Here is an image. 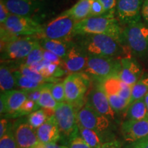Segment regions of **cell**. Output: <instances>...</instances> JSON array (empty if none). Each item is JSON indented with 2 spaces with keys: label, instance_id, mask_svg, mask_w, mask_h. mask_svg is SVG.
Masks as SVG:
<instances>
[{
  "label": "cell",
  "instance_id": "36",
  "mask_svg": "<svg viewBox=\"0 0 148 148\" xmlns=\"http://www.w3.org/2000/svg\"><path fill=\"white\" fill-rule=\"evenodd\" d=\"M36 110H37L36 103L27 99L23 103V104L22 105L19 110L12 115V118H17L19 117V116L26 115V114H29Z\"/></svg>",
  "mask_w": 148,
  "mask_h": 148
},
{
  "label": "cell",
  "instance_id": "26",
  "mask_svg": "<svg viewBox=\"0 0 148 148\" xmlns=\"http://www.w3.org/2000/svg\"><path fill=\"white\" fill-rule=\"evenodd\" d=\"M14 71L10 66L1 62L0 66V89L1 92H5L13 89L16 86Z\"/></svg>",
  "mask_w": 148,
  "mask_h": 148
},
{
  "label": "cell",
  "instance_id": "5",
  "mask_svg": "<svg viewBox=\"0 0 148 148\" xmlns=\"http://www.w3.org/2000/svg\"><path fill=\"white\" fill-rule=\"evenodd\" d=\"M121 68V59L88 56L87 64L83 72L99 83L107 78L119 77Z\"/></svg>",
  "mask_w": 148,
  "mask_h": 148
},
{
  "label": "cell",
  "instance_id": "45",
  "mask_svg": "<svg viewBox=\"0 0 148 148\" xmlns=\"http://www.w3.org/2000/svg\"><path fill=\"white\" fill-rule=\"evenodd\" d=\"M141 17L144 23L148 26V0H144L141 9Z\"/></svg>",
  "mask_w": 148,
  "mask_h": 148
},
{
  "label": "cell",
  "instance_id": "10",
  "mask_svg": "<svg viewBox=\"0 0 148 148\" xmlns=\"http://www.w3.org/2000/svg\"><path fill=\"white\" fill-rule=\"evenodd\" d=\"M77 22L71 16L64 13L49 22L44 28L41 38L53 40H70L73 36V30Z\"/></svg>",
  "mask_w": 148,
  "mask_h": 148
},
{
  "label": "cell",
  "instance_id": "30",
  "mask_svg": "<svg viewBox=\"0 0 148 148\" xmlns=\"http://www.w3.org/2000/svg\"><path fill=\"white\" fill-rule=\"evenodd\" d=\"M14 75L15 77L16 86L19 87L21 90H25V91H30V90L36 89L45 84L34 82L32 79L24 75L18 70H14Z\"/></svg>",
  "mask_w": 148,
  "mask_h": 148
},
{
  "label": "cell",
  "instance_id": "28",
  "mask_svg": "<svg viewBox=\"0 0 148 148\" xmlns=\"http://www.w3.org/2000/svg\"><path fill=\"white\" fill-rule=\"evenodd\" d=\"M18 71L34 82L41 83V84H45V83H53H53L59 82L61 80V79L59 78L46 77L32 70L29 66L25 64H20L18 66Z\"/></svg>",
  "mask_w": 148,
  "mask_h": 148
},
{
  "label": "cell",
  "instance_id": "4",
  "mask_svg": "<svg viewBox=\"0 0 148 148\" xmlns=\"http://www.w3.org/2000/svg\"><path fill=\"white\" fill-rule=\"evenodd\" d=\"M123 39L129 51L144 62H148V26L140 21L124 27Z\"/></svg>",
  "mask_w": 148,
  "mask_h": 148
},
{
  "label": "cell",
  "instance_id": "15",
  "mask_svg": "<svg viewBox=\"0 0 148 148\" xmlns=\"http://www.w3.org/2000/svg\"><path fill=\"white\" fill-rule=\"evenodd\" d=\"M86 103L97 112L108 117L111 121L115 119L116 112L111 107L106 93L99 86L90 90Z\"/></svg>",
  "mask_w": 148,
  "mask_h": 148
},
{
  "label": "cell",
  "instance_id": "39",
  "mask_svg": "<svg viewBox=\"0 0 148 148\" xmlns=\"http://www.w3.org/2000/svg\"><path fill=\"white\" fill-rule=\"evenodd\" d=\"M103 5L106 14L110 16H115L116 0H99Z\"/></svg>",
  "mask_w": 148,
  "mask_h": 148
},
{
  "label": "cell",
  "instance_id": "50",
  "mask_svg": "<svg viewBox=\"0 0 148 148\" xmlns=\"http://www.w3.org/2000/svg\"><path fill=\"white\" fill-rule=\"evenodd\" d=\"M144 100H145L146 106H147V108L148 110V93L145 96V97H144Z\"/></svg>",
  "mask_w": 148,
  "mask_h": 148
},
{
  "label": "cell",
  "instance_id": "12",
  "mask_svg": "<svg viewBox=\"0 0 148 148\" xmlns=\"http://www.w3.org/2000/svg\"><path fill=\"white\" fill-rule=\"evenodd\" d=\"M144 0H116V14L119 23L125 27L141 21Z\"/></svg>",
  "mask_w": 148,
  "mask_h": 148
},
{
  "label": "cell",
  "instance_id": "32",
  "mask_svg": "<svg viewBox=\"0 0 148 148\" xmlns=\"http://www.w3.org/2000/svg\"><path fill=\"white\" fill-rule=\"evenodd\" d=\"M43 59V49L40 46L39 42L26 58L22 60L21 64H25L27 66H31L40 62Z\"/></svg>",
  "mask_w": 148,
  "mask_h": 148
},
{
  "label": "cell",
  "instance_id": "49",
  "mask_svg": "<svg viewBox=\"0 0 148 148\" xmlns=\"http://www.w3.org/2000/svg\"><path fill=\"white\" fill-rule=\"evenodd\" d=\"M32 148H47V146H46V145L45 143H42V142H38V143L36 144V145L34 146Z\"/></svg>",
  "mask_w": 148,
  "mask_h": 148
},
{
  "label": "cell",
  "instance_id": "7",
  "mask_svg": "<svg viewBox=\"0 0 148 148\" xmlns=\"http://www.w3.org/2000/svg\"><path fill=\"white\" fill-rule=\"evenodd\" d=\"M90 82V78L84 72L69 74L63 81L66 101L76 108H81Z\"/></svg>",
  "mask_w": 148,
  "mask_h": 148
},
{
  "label": "cell",
  "instance_id": "29",
  "mask_svg": "<svg viewBox=\"0 0 148 148\" xmlns=\"http://www.w3.org/2000/svg\"><path fill=\"white\" fill-rule=\"evenodd\" d=\"M77 125L79 135L87 143L90 148H101L104 143L101 136L97 132L79 124H77Z\"/></svg>",
  "mask_w": 148,
  "mask_h": 148
},
{
  "label": "cell",
  "instance_id": "1",
  "mask_svg": "<svg viewBox=\"0 0 148 148\" xmlns=\"http://www.w3.org/2000/svg\"><path fill=\"white\" fill-rule=\"evenodd\" d=\"M79 43L82 46L88 56L121 59L127 56V47L110 36L103 34L79 35Z\"/></svg>",
  "mask_w": 148,
  "mask_h": 148
},
{
  "label": "cell",
  "instance_id": "6",
  "mask_svg": "<svg viewBox=\"0 0 148 148\" xmlns=\"http://www.w3.org/2000/svg\"><path fill=\"white\" fill-rule=\"evenodd\" d=\"M77 110L67 101L58 103L54 116L60 132V138L63 136L64 145L75 134L79 132L77 120Z\"/></svg>",
  "mask_w": 148,
  "mask_h": 148
},
{
  "label": "cell",
  "instance_id": "14",
  "mask_svg": "<svg viewBox=\"0 0 148 148\" xmlns=\"http://www.w3.org/2000/svg\"><path fill=\"white\" fill-rule=\"evenodd\" d=\"M14 136L18 148H32L39 142L36 130L27 120L18 119L12 125Z\"/></svg>",
  "mask_w": 148,
  "mask_h": 148
},
{
  "label": "cell",
  "instance_id": "8",
  "mask_svg": "<svg viewBox=\"0 0 148 148\" xmlns=\"http://www.w3.org/2000/svg\"><path fill=\"white\" fill-rule=\"evenodd\" d=\"M1 27L16 36H40L45 28L36 18L13 14H10Z\"/></svg>",
  "mask_w": 148,
  "mask_h": 148
},
{
  "label": "cell",
  "instance_id": "3",
  "mask_svg": "<svg viewBox=\"0 0 148 148\" xmlns=\"http://www.w3.org/2000/svg\"><path fill=\"white\" fill-rule=\"evenodd\" d=\"M77 124L97 132L104 143L114 140L111 132V120L91 108L87 103L77 112Z\"/></svg>",
  "mask_w": 148,
  "mask_h": 148
},
{
  "label": "cell",
  "instance_id": "9",
  "mask_svg": "<svg viewBox=\"0 0 148 148\" xmlns=\"http://www.w3.org/2000/svg\"><path fill=\"white\" fill-rule=\"evenodd\" d=\"M39 43L37 36H19L1 47L2 60H23Z\"/></svg>",
  "mask_w": 148,
  "mask_h": 148
},
{
  "label": "cell",
  "instance_id": "35",
  "mask_svg": "<svg viewBox=\"0 0 148 148\" xmlns=\"http://www.w3.org/2000/svg\"><path fill=\"white\" fill-rule=\"evenodd\" d=\"M0 148H18L14 136L12 125L0 138Z\"/></svg>",
  "mask_w": 148,
  "mask_h": 148
},
{
  "label": "cell",
  "instance_id": "19",
  "mask_svg": "<svg viewBox=\"0 0 148 148\" xmlns=\"http://www.w3.org/2000/svg\"><path fill=\"white\" fill-rule=\"evenodd\" d=\"M38 140L47 144L58 142L60 139V132L55 116H49L45 123L36 130Z\"/></svg>",
  "mask_w": 148,
  "mask_h": 148
},
{
  "label": "cell",
  "instance_id": "43",
  "mask_svg": "<svg viewBox=\"0 0 148 148\" xmlns=\"http://www.w3.org/2000/svg\"><path fill=\"white\" fill-rule=\"evenodd\" d=\"M125 148H148V136L134 143H129Z\"/></svg>",
  "mask_w": 148,
  "mask_h": 148
},
{
  "label": "cell",
  "instance_id": "24",
  "mask_svg": "<svg viewBox=\"0 0 148 148\" xmlns=\"http://www.w3.org/2000/svg\"><path fill=\"white\" fill-rule=\"evenodd\" d=\"M53 83H47L42 89L41 95L36 102V108H41L45 110L47 115L51 116L54 115L55 110L58 106V102L53 97L50 91V86Z\"/></svg>",
  "mask_w": 148,
  "mask_h": 148
},
{
  "label": "cell",
  "instance_id": "31",
  "mask_svg": "<svg viewBox=\"0 0 148 148\" xmlns=\"http://www.w3.org/2000/svg\"><path fill=\"white\" fill-rule=\"evenodd\" d=\"M49 118L47 112L43 109H38L30 113L27 116V122L35 130L43 124Z\"/></svg>",
  "mask_w": 148,
  "mask_h": 148
},
{
  "label": "cell",
  "instance_id": "25",
  "mask_svg": "<svg viewBox=\"0 0 148 148\" xmlns=\"http://www.w3.org/2000/svg\"><path fill=\"white\" fill-rule=\"evenodd\" d=\"M126 120H141L148 118V110L144 98L130 103L127 108Z\"/></svg>",
  "mask_w": 148,
  "mask_h": 148
},
{
  "label": "cell",
  "instance_id": "47",
  "mask_svg": "<svg viewBox=\"0 0 148 148\" xmlns=\"http://www.w3.org/2000/svg\"><path fill=\"white\" fill-rule=\"evenodd\" d=\"M101 148H121V147L117 140H112L103 143Z\"/></svg>",
  "mask_w": 148,
  "mask_h": 148
},
{
  "label": "cell",
  "instance_id": "11",
  "mask_svg": "<svg viewBox=\"0 0 148 148\" xmlns=\"http://www.w3.org/2000/svg\"><path fill=\"white\" fill-rule=\"evenodd\" d=\"M11 14L29 16L38 20V16L49 8L51 0H2ZM39 21V20H38Z\"/></svg>",
  "mask_w": 148,
  "mask_h": 148
},
{
  "label": "cell",
  "instance_id": "34",
  "mask_svg": "<svg viewBox=\"0 0 148 148\" xmlns=\"http://www.w3.org/2000/svg\"><path fill=\"white\" fill-rule=\"evenodd\" d=\"M50 91L53 97L58 103L66 101L65 91L63 82H57L51 84L50 86Z\"/></svg>",
  "mask_w": 148,
  "mask_h": 148
},
{
  "label": "cell",
  "instance_id": "18",
  "mask_svg": "<svg viewBox=\"0 0 148 148\" xmlns=\"http://www.w3.org/2000/svg\"><path fill=\"white\" fill-rule=\"evenodd\" d=\"M98 86L106 95H119L130 102L132 86L125 84L118 76L104 79L99 82Z\"/></svg>",
  "mask_w": 148,
  "mask_h": 148
},
{
  "label": "cell",
  "instance_id": "20",
  "mask_svg": "<svg viewBox=\"0 0 148 148\" xmlns=\"http://www.w3.org/2000/svg\"><path fill=\"white\" fill-rule=\"evenodd\" d=\"M6 103L7 113L5 117L12 118L27 99V91L23 90H11L3 92Z\"/></svg>",
  "mask_w": 148,
  "mask_h": 148
},
{
  "label": "cell",
  "instance_id": "13",
  "mask_svg": "<svg viewBox=\"0 0 148 148\" xmlns=\"http://www.w3.org/2000/svg\"><path fill=\"white\" fill-rule=\"evenodd\" d=\"M88 58L87 53L79 42L71 41L69 50L63 59V69L69 74L82 72L86 68Z\"/></svg>",
  "mask_w": 148,
  "mask_h": 148
},
{
  "label": "cell",
  "instance_id": "48",
  "mask_svg": "<svg viewBox=\"0 0 148 148\" xmlns=\"http://www.w3.org/2000/svg\"><path fill=\"white\" fill-rule=\"evenodd\" d=\"M47 148H69L67 146L64 145H58V144L55 143H47L45 144Z\"/></svg>",
  "mask_w": 148,
  "mask_h": 148
},
{
  "label": "cell",
  "instance_id": "38",
  "mask_svg": "<svg viewBox=\"0 0 148 148\" xmlns=\"http://www.w3.org/2000/svg\"><path fill=\"white\" fill-rule=\"evenodd\" d=\"M106 14L103 5L99 0H92L90 10V16H100Z\"/></svg>",
  "mask_w": 148,
  "mask_h": 148
},
{
  "label": "cell",
  "instance_id": "40",
  "mask_svg": "<svg viewBox=\"0 0 148 148\" xmlns=\"http://www.w3.org/2000/svg\"><path fill=\"white\" fill-rule=\"evenodd\" d=\"M43 58L45 60L49 61V62H51V63L56 64L57 65H59L62 66L63 68V60L57 56L55 53H53L51 51L45 50L43 49Z\"/></svg>",
  "mask_w": 148,
  "mask_h": 148
},
{
  "label": "cell",
  "instance_id": "16",
  "mask_svg": "<svg viewBox=\"0 0 148 148\" xmlns=\"http://www.w3.org/2000/svg\"><path fill=\"white\" fill-rule=\"evenodd\" d=\"M123 138L129 143L148 136V118L141 120H125L121 125Z\"/></svg>",
  "mask_w": 148,
  "mask_h": 148
},
{
  "label": "cell",
  "instance_id": "27",
  "mask_svg": "<svg viewBox=\"0 0 148 148\" xmlns=\"http://www.w3.org/2000/svg\"><path fill=\"white\" fill-rule=\"evenodd\" d=\"M148 93V73H144L132 87V94L129 105L138 99L144 98Z\"/></svg>",
  "mask_w": 148,
  "mask_h": 148
},
{
  "label": "cell",
  "instance_id": "21",
  "mask_svg": "<svg viewBox=\"0 0 148 148\" xmlns=\"http://www.w3.org/2000/svg\"><path fill=\"white\" fill-rule=\"evenodd\" d=\"M92 0H78L73 6L62 13L71 16L76 22L90 17Z\"/></svg>",
  "mask_w": 148,
  "mask_h": 148
},
{
  "label": "cell",
  "instance_id": "46",
  "mask_svg": "<svg viewBox=\"0 0 148 148\" xmlns=\"http://www.w3.org/2000/svg\"><path fill=\"white\" fill-rule=\"evenodd\" d=\"M0 113L1 116L2 114L5 115L7 113L6 103H5V95L3 92H1V97H0Z\"/></svg>",
  "mask_w": 148,
  "mask_h": 148
},
{
  "label": "cell",
  "instance_id": "42",
  "mask_svg": "<svg viewBox=\"0 0 148 148\" xmlns=\"http://www.w3.org/2000/svg\"><path fill=\"white\" fill-rule=\"evenodd\" d=\"M10 14L11 13L7 8L6 5H5L2 0H1L0 1V23L1 25H2L6 21Z\"/></svg>",
  "mask_w": 148,
  "mask_h": 148
},
{
  "label": "cell",
  "instance_id": "23",
  "mask_svg": "<svg viewBox=\"0 0 148 148\" xmlns=\"http://www.w3.org/2000/svg\"><path fill=\"white\" fill-rule=\"evenodd\" d=\"M29 67L34 71L38 72L46 77H55V78L60 79V77L64 76V74L66 73L65 70L62 66L51 63L45 59L34 65L29 66Z\"/></svg>",
  "mask_w": 148,
  "mask_h": 148
},
{
  "label": "cell",
  "instance_id": "2",
  "mask_svg": "<svg viewBox=\"0 0 148 148\" xmlns=\"http://www.w3.org/2000/svg\"><path fill=\"white\" fill-rule=\"evenodd\" d=\"M84 34L107 35L125 44L123 29L115 16H90L77 22L74 27L73 36Z\"/></svg>",
  "mask_w": 148,
  "mask_h": 148
},
{
  "label": "cell",
  "instance_id": "37",
  "mask_svg": "<svg viewBox=\"0 0 148 148\" xmlns=\"http://www.w3.org/2000/svg\"><path fill=\"white\" fill-rule=\"evenodd\" d=\"M66 146L69 148H90L87 143L79 135V132L74 135L69 140Z\"/></svg>",
  "mask_w": 148,
  "mask_h": 148
},
{
  "label": "cell",
  "instance_id": "33",
  "mask_svg": "<svg viewBox=\"0 0 148 148\" xmlns=\"http://www.w3.org/2000/svg\"><path fill=\"white\" fill-rule=\"evenodd\" d=\"M106 96L111 107L115 112H121L127 109L129 106V101L119 95H106Z\"/></svg>",
  "mask_w": 148,
  "mask_h": 148
},
{
  "label": "cell",
  "instance_id": "17",
  "mask_svg": "<svg viewBox=\"0 0 148 148\" xmlns=\"http://www.w3.org/2000/svg\"><path fill=\"white\" fill-rule=\"evenodd\" d=\"M121 65L119 77L125 84L132 86L143 75L141 66L136 58L130 56L121 59Z\"/></svg>",
  "mask_w": 148,
  "mask_h": 148
},
{
  "label": "cell",
  "instance_id": "44",
  "mask_svg": "<svg viewBox=\"0 0 148 148\" xmlns=\"http://www.w3.org/2000/svg\"><path fill=\"white\" fill-rule=\"evenodd\" d=\"M12 126V124L10 123V121H8L6 119H1L0 121V138L3 137V135L7 132L9 128Z\"/></svg>",
  "mask_w": 148,
  "mask_h": 148
},
{
  "label": "cell",
  "instance_id": "22",
  "mask_svg": "<svg viewBox=\"0 0 148 148\" xmlns=\"http://www.w3.org/2000/svg\"><path fill=\"white\" fill-rule=\"evenodd\" d=\"M71 41V40H53L46 38H41V39L39 40L40 45L42 49L55 53L62 60L69 50Z\"/></svg>",
  "mask_w": 148,
  "mask_h": 148
},
{
  "label": "cell",
  "instance_id": "41",
  "mask_svg": "<svg viewBox=\"0 0 148 148\" xmlns=\"http://www.w3.org/2000/svg\"><path fill=\"white\" fill-rule=\"evenodd\" d=\"M46 84H47V83H46ZM46 84L42 85V86H40L39 88H36V89L30 90V91H27V99H30V100H32L36 103L37 101H38V99H39V98L40 97L42 89H43V88L45 87Z\"/></svg>",
  "mask_w": 148,
  "mask_h": 148
}]
</instances>
